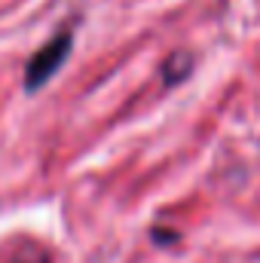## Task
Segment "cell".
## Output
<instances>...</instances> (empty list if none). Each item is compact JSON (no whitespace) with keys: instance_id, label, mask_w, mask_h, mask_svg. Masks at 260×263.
Listing matches in <instances>:
<instances>
[{"instance_id":"obj_1","label":"cell","mask_w":260,"mask_h":263,"mask_svg":"<svg viewBox=\"0 0 260 263\" xmlns=\"http://www.w3.org/2000/svg\"><path fill=\"white\" fill-rule=\"evenodd\" d=\"M70 43H73L70 31H62V34L52 37L43 49H37V55L31 59V65H28V70H25V86H28L31 92H37L59 67L65 65L67 52H70Z\"/></svg>"},{"instance_id":"obj_2","label":"cell","mask_w":260,"mask_h":263,"mask_svg":"<svg viewBox=\"0 0 260 263\" xmlns=\"http://www.w3.org/2000/svg\"><path fill=\"white\" fill-rule=\"evenodd\" d=\"M18 263H46L43 257H37V260H18Z\"/></svg>"}]
</instances>
